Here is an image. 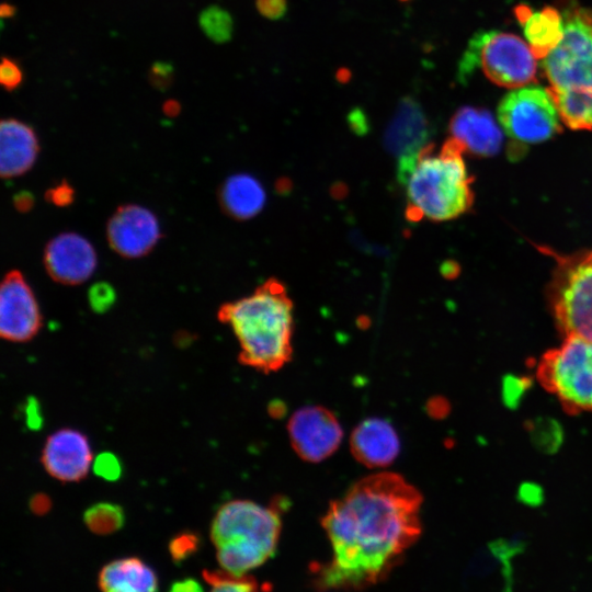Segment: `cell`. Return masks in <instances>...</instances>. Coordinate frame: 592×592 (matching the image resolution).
Listing matches in <instances>:
<instances>
[{
  "label": "cell",
  "instance_id": "1",
  "mask_svg": "<svg viewBox=\"0 0 592 592\" xmlns=\"http://www.w3.org/2000/svg\"><path fill=\"white\" fill-rule=\"evenodd\" d=\"M421 504L420 491L395 473L353 483L322 517L332 558L312 570L316 584L360 590L385 579L421 534Z\"/></svg>",
  "mask_w": 592,
  "mask_h": 592
},
{
  "label": "cell",
  "instance_id": "2",
  "mask_svg": "<svg viewBox=\"0 0 592 592\" xmlns=\"http://www.w3.org/2000/svg\"><path fill=\"white\" fill-rule=\"evenodd\" d=\"M218 318L232 329L243 365L269 374L291 361L293 304L280 282L267 281L252 294L223 305Z\"/></svg>",
  "mask_w": 592,
  "mask_h": 592
},
{
  "label": "cell",
  "instance_id": "3",
  "mask_svg": "<svg viewBox=\"0 0 592 592\" xmlns=\"http://www.w3.org/2000/svg\"><path fill=\"white\" fill-rule=\"evenodd\" d=\"M464 148L449 138L435 151L428 146L415 159L397 167L411 220L443 221L464 214L473 204Z\"/></svg>",
  "mask_w": 592,
  "mask_h": 592
},
{
  "label": "cell",
  "instance_id": "4",
  "mask_svg": "<svg viewBox=\"0 0 592 592\" xmlns=\"http://www.w3.org/2000/svg\"><path fill=\"white\" fill-rule=\"evenodd\" d=\"M280 511L250 500H232L219 508L210 538L225 571L242 576L274 555L282 527Z\"/></svg>",
  "mask_w": 592,
  "mask_h": 592
},
{
  "label": "cell",
  "instance_id": "5",
  "mask_svg": "<svg viewBox=\"0 0 592 592\" xmlns=\"http://www.w3.org/2000/svg\"><path fill=\"white\" fill-rule=\"evenodd\" d=\"M536 377L568 413L592 412V341L567 334L540 358Z\"/></svg>",
  "mask_w": 592,
  "mask_h": 592
},
{
  "label": "cell",
  "instance_id": "6",
  "mask_svg": "<svg viewBox=\"0 0 592 592\" xmlns=\"http://www.w3.org/2000/svg\"><path fill=\"white\" fill-rule=\"evenodd\" d=\"M536 59L531 47L519 36L501 31H481L470 39L459 62V72L465 77L479 66L497 86L516 89L536 79Z\"/></svg>",
  "mask_w": 592,
  "mask_h": 592
},
{
  "label": "cell",
  "instance_id": "7",
  "mask_svg": "<svg viewBox=\"0 0 592 592\" xmlns=\"http://www.w3.org/2000/svg\"><path fill=\"white\" fill-rule=\"evenodd\" d=\"M563 34L542 59L550 88L592 90V10L568 0L562 7Z\"/></svg>",
  "mask_w": 592,
  "mask_h": 592
},
{
  "label": "cell",
  "instance_id": "8",
  "mask_svg": "<svg viewBox=\"0 0 592 592\" xmlns=\"http://www.w3.org/2000/svg\"><path fill=\"white\" fill-rule=\"evenodd\" d=\"M560 330L592 341V251L561 259L553 293Z\"/></svg>",
  "mask_w": 592,
  "mask_h": 592
},
{
  "label": "cell",
  "instance_id": "9",
  "mask_svg": "<svg viewBox=\"0 0 592 592\" xmlns=\"http://www.w3.org/2000/svg\"><path fill=\"white\" fill-rule=\"evenodd\" d=\"M498 118L508 136L527 144L545 141L561 130L550 91L534 84L505 94L498 106Z\"/></svg>",
  "mask_w": 592,
  "mask_h": 592
},
{
  "label": "cell",
  "instance_id": "10",
  "mask_svg": "<svg viewBox=\"0 0 592 592\" xmlns=\"http://www.w3.org/2000/svg\"><path fill=\"white\" fill-rule=\"evenodd\" d=\"M287 431L295 453L309 463H319L331 456L343 437L335 415L321 406H306L295 411Z\"/></svg>",
  "mask_w": 592,
  "mask_h": 592
},
{
  "label": "cell",
  "instance_id": "11",
  "mask_svg": "<svg viewBox=\"0 0 592 592\" xmlns=\"http://www.w3.org/2000/svg\"><path fill=\"white\" fill-rule=\"evenodd\" d=\"M42 316L35 296L19 271L4 276L0 289V333L11 342H26L38 332Z\"/></svg>",
  "mask_w": 592,
  "mask_h": 592
},
{
  "label": "cell",
  "instance_id": "12",
  "mask_svg": "<svg viewBox=\"0 0 592 592\" xmlns=\"http://www.w3.org/2000/svg\"><path fill=\"white\" fill-rule=\"evenodd\" d=\"M106 236L115 252L127 258H138L156 246L160 238V227L149 209L128 204L116 209L110 218Z\"/></svg>",
  "mask_w": 592,
  "mask_h": 592
},
{
  "label": "cell",
  "instance_id": "13",
  "mask_svg": "<svg viewBox=\"0 0 592 592\" xmlns=\"http://www.w3.org/2000/svg\"><path fill=\"white\" fill-rule=\"evenodd\" d=\"M430 122L420 103L412 96L402 98L384 135L386 149L397 158V166L415 159L430 146Z\"/></svg>",
  "mask_w": 592,
  "mask_h": 592
},
{
  "label": "cell",
  "instance_id": "14",
  "mask_svg": "<svg viewBox=\"0 0 592 592\" xmlns=\"http://www.w3.org/2000/svg\"><path fill=\"white\" fill-rule=\"evenodd\" d=\"M45 470L62 482L83 479L92 463L88 437L73 429H60L48 436L42 453Z\"/></svg>",
  "mask_w": 592,
  "mask_h": 592
},
{
  "label": "cell",
  "instance_id": "15",
  "mask_svg": "<svg viewBox=\"0 0 592 592\" xmlns=\"http://www.w3.org/2000/svg\"><path fill=\"white\" fill-rule=\"evenodd\" d=\"M44 263L50 276L64 284H80L96 267V253L82 236L65 232L52 239L45 248Z\"/></svg>",
  "mask_w": 592,
  "mask_h": 592
},
{
  "label": "cell",
  "instance_id": "16",
  "mask_svg": "<svg viewBox=\"0 0 592 592\" xmlns=\"http://www.w3.org/2000/svg\"><path fill=\"white\" fill-rule=\"evenodd\" d=\"M452 138L477 156H493L502 144V130L485 109L463 106L449 123Z\"/></svg>",
  "mask_w": 592,
  "mask_h": 592
},
{
  "label": "cell",
  "instance_id": "17",
  "mask_svg": "<svg viewBox=\"0 0 592 592\" xmlns=\"http://www.w3.org/2000/svg\"><path fill=\"white\" fill-rule=\"evenodd\" d=\"M350 448L358 463L369 468H379L396 459L400 443L395 429L387 421L369 418L353 430Z\"/></svg>",
  "mask_w": 592,
  "mask_h": 592
},
{
  "label": "cell",
  "instance_id": "18",
  "mask_svg": "<svg viewBox=\"0 0 592 592\" xmlns=\"http://www.w3.org/2000/svg\"><path fill=\"white\" fill-rule=\"evenodd\" d=\"M38 141L33 128L15 118L0 124V171L3 178L19 177L35 162Z\"/></svg>",
  "mask_w": 592,
  "mask_h": 592
},
{
  "label": "cell",
  "instance_id": "19",
  "mask_svg": "<svg viewBox=\"0 0 592 592\" xmlns=\"http://www.w3.org/2000/svg\"><path fill=\"white\" fill-rule=\"evenodd\" d=\"M515 15L537 59L545 58L561 41L563 19L560 10L545 7L539 11H532L528 5L523 4L515 9Z\"/></svg>",
  "mask_w": 592,
  "mask_h": 592
},
{
  "label": "cell",
  "instance_id": "20",
  "mask_svg": "<svg viewBox=\"0 0 592 592\" xmlns=\"http://www.w3.org/2000/svg\"><path fill=\"white\" fill-rule=\"evenodd\" d=\"M102 592H157L155 570L137 557H125L106 563L99 573Z\"/></svg>",
  "mask_w": 592,
  "mask_h": 592
},
{
  "label": "cell",
  "instance_id": "21",
  "mask_svg": "<svg viewBox=\"0 0 592 592\" xmlns=\"http://www.w3.org/2000/svg\"><path fill=\"white\" fill-rule=\"evenodd\" d=\"M220 201L232 217L249 219L263 208L265 192L255 178L249 174H236L224 183Z\"/></svg>",
  "mask_w": 592,
  "mask_h": 592
},
{
  "label": "cell",
  "instance_id": "22",
  "mask_svg": "<svg viewBox=\"0 0 592 592\" xmlns=\"http://www.w3.org/2000/svg\"><path fill=\"white\" fill-rule=\"evenodd\" d=\"M560 121L573 130L592 129V90L556 89L548 87Z\"/></svg>",
  "mask_w": 592,
  "mask_h": 592
},
{
  "label": "cell",
  "instance_id": "23",
  "mask_svg": "<svg viewBox=\"0 0 592 592\" xmlns=\"http://www.w3.org/2000/svg\"><path fill=\"white\" fill-rule=\"evenodd\" d=\"M87 527L96 535H110L123 527L124 510L111 502H99L89 506L83 513Z\"/></svg>",
  "mask_w": 592,
  "mask_h": 592
},
{
  "label": "cell",
  "instance_id": "24",
  "mask_svg": "<svg viewBox=\"0 0 592 592\" xmlns=\"http://www.w3.org/2000/svg\"><path fill=\"white\" fill-rule=\"evenodd\" d=\"M531 441L536 449L545 454L556 453L563 442L561 424L549 417H538L526 423Z\"/></svg>",
  "mask_w": 592,
  "mask_h": 592
},
{
  "label": "cell",
  "instance_id": "25",
  "mask_svg": "<svg viewBox=\"0 0 592 592\" xmlns=\"http://www.w3.org/2000/svg\"><path fill=\"white\" fill-rule=\"evenodd\" d=\"M204 34L215 43L228 42L234 32V21L230 13L218 5L204 9L198 18Z\"/></svg>",
  "mask_w": 592,
  "mask_h": 592
},
{
  "label": "cell",
  "instance_id": "26",
  "mask_svg": "<svg viewBox=\"0 0 592 592\" xmlns=\"http://www.w3.org/2000/svg\"><path fill=\"white\" fill-rule=\"evenodd\" d=\"M203 576L212 587L209 592H259L257 581L250 576H236L225 570H204Z\"/></svg>",
  "mask_w": 592,
  "mask_h": 592
},
{
  "label": "cell",
  "instance_id": "27",
  "mask_svg": "<svg viewBox=\"0 0 592 592\" xmlns=\"http://www.w3.org/2000/svg\"><path fill=\"white\" fill-rule=\"evenodd\" d=\"M532 384V379L526 376L504 375L501 380V399L503 405L511 410L517 409Z\"/></svg>",
  "mask_w": 592,
  "mask_h": 592
},
{
  "label": "cell",
  "instance_id": "28",
  "mask_svg": "<svg viewBox=\"0 0 592 592\" xmlns=\"http://www.w3.org/2000/svg\"><path fill=\"white\" fill-rule=\"evenodd\" d=\"M200 537L193 532L177 534L169 543V551L174 562H181L192 556L200 546Z\"/></svg>",
  "mask_w": 592,
  "mask_h": 592
},
{
  "label": "cell",
  "instance_id": "29",
  "mask_svg": "<svg viewBox=\"0 0 592 592\" xmlns=\"http://www.w3.org/2000/svg\"><path fill=\"white\" fill-rule=\"evenodd\" d=\"M88 299L93 311L103 314L114 305L115 289L106 282H98L90 287Z\"/></svg>",
  "mask_w": 592,
  "mask_h": 592
},
{
  "label": "cell",
  "instance_id": "30",
  "mask_svg": "<svg viewBox=\"0 0 592 592\" xmlns=\"http://www.w3.org/2000/svg\"><path fill=\"white\" fill-rule=\"evenodd\" d=\"M24 72L20 62L12 57L2 56L0 65V83L7 91H13L21 86Z\"/></svg>",
  "mask_w": 592,
  "mask_h": 592
},
{
  "label": "cell",
  "instance_id": "31",
  "mask_svg": "<svg viewBox=\"0 0 592 592\" xmlns=\"http://www.w3.org/2000/svg\"><path fill=\"white\" fill-rule=\"evenodd\" d=\"M93 471L105 480L115 481L122 475V466L114 454L104 452L94 459Z\"/></svg>",
  "mask_w": 592,
  "mask_h": 592
},
{
  "label": "cell",
  "instance_id": "32",
  "mask_svg": "<svg viewBox=\"0 0 592 592\" xmlns=\"http://www.w3.org/2000/svg\"><path fill=\"white\" fill-rule=\"evenodd\" d=\"M173 78V66L167 61H156L149 69V81L159 90L167 89L172 83Z\"/></svg>",
  "mask_w": 592,
  "mask_h": 592
},
{
  "label": "cell",
  "instance_id": "33",
  "mask_svg": "<svg viewBox=\"0 0 592 592\" xmlns=\"http://www.w3.org/2000/svg\"><path fill=\"white\" fill-rule=\"evenodd\" d=\"M517 500L528 506H538L544 501V490L535 482H523L517 489Z\"/></svg>",
  "mask_w": 592,
  "mask_h": 592
},
{
  "label": "cell",
  "instance_id": "34",
  "mask_svg": "<svg viewBox=\"0 0 592 592\" xmlns=\"http://www.w3.org/2000/svg\"><path fill=\"white\" fill-rule=\"evenodd\" d=\"M255 8L263 18L280 20L287 11V0H255Z\"/></svg>",
  "mask_w": 592,
  "mask_h": 592
},
{
  "label": "cell",
  "instance_id": "35",
  "mask_svg": "<svg viewBox=\"0 0 592 592\" xmlns=\"http://www.w3.org/2000/svg\"><path fill=\"white\" fill-rule=\"evenodd\" d=\"M46 197L57 206H66L73 200V190L68 183H60L52 187L47 192Z\"/></svg>",
  "mask_w": 592,
  "mask_h": 592
},
{
  "label": "cell",
  "instance_id": "36",
  "mask_svg": "<svg viewBox=\"0 0 592 592\" xmlns=\"http://www.w3.org/2000/svg\"><path fill=\"white\" fill-rule=\"evenodd\" d=\"M25 421L30 429L38 430L43 424L39 405L34 397H30L25 405Z\"/></svg>",
  "mask_w": 592,
  "mask_h": 592
},
{
  "label": "cell",
  "instance_id": "37",
  "mask_svg": "<svg viewBox=\"0 0 592 592\" xmlns=\"http://www.w3.org/2000/svg\"><path fill=\"white\" fill-rule=\"evenodd\" d=\"M169 592H203V589L198 581L186 578L173 582Z\"/></svg>",
  "mask_w": 592,
  "mask_h": 592
},
{
  "label": "cell",
  "instance_id": "38",
  "mask_svg": "<svg viewBox=\"0 0 592 592\" xmlns=\"http://www.w3.org/2000/svg\"><path fill=\"white\" fill-rule=\"evenodd\" d=\"M52 506L50 499L44 493H36L30 501L31 510L38 515L45 514Z\"/></svg>",
  "mask_w": 592,
  "mask_h": 592
},
{
  "label": "cell",
  "instance_id": "39",
  "mask_svg": "<svg viewBox=\"0 0 592 592\" xmlns=\"http://www.w3.org/2000/svg\"><path fill=\"white\" fill-rule=\"evenodd\" d=\"M13 202L18 210L26 212L33 206L34 198L29 192H20L14 196Z\"/></svg>",
  "mask_w": 592,
  "mask_h": 592
},
{
  "label": "cell",
  "instance_id": "40",
  "mask_svg": "<svg viewBox=\"0 0 592 592\" xmlns=\"http://www.w3.org/2000/svg\"><path fill=\"white\" fill-rule=\"evenodd\" d=\"M180 103L175 100H168L163 104V112L168 116H175L180 112Z\"/></svg>",
  "mask_w": 592,
  "mask_h": 592
},
{
  "label": "cell",
  "instance_id": "41",
  "mask_svg": "<svg viewBox=\"0 0 592 592\" xmlns=\"http://www.w3.org/2000/svg\"><path fill=\"white\" fill-rule=\"evenodd\" d=\"M16 8L9 3V2H2L0 5V15L2 19L12 18L15 15Z\"/></svg>",
  "mask_w": 592,
  "mask_h": 592
}]
</instances>
